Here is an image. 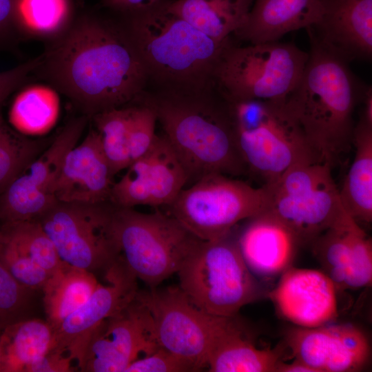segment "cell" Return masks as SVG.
<instances>
[{"mask_svg":"<svg viewBox=\"0 0 372 372\" xmlns=\"http://www.w3.org/2000/svg\"><path fill=\"white\" fill-rule=\"evenodd\" d=\"M44 144L42 141L30 138L10 127L0 110V195L42 152Z\"/></svg>","mask_w":372,"mask_h":372,"instance_id":"cell-33","label":"cell"},{"mask_svg":"<svg viewBox=\"0 0 372 372\" xmlns=\"http://www.w3.org/2000/svg\"><path fill=\"white\" fill-rule=\"evenodd\" d=\"M112 227L120 257L137 279L151 287L177 273L200 240L158 210L143 213L114 205Z\"/></svg>","mask_w":372,"mask_h":372,"instance_id":"cell-8","label":"cell"},{"mask_svg":"<svg viewBox=\"0 0 372 372\" xmlns=\"http://www.w3.org/2000/svg\"><path fill=\"white\" fill-rule=\"evenodd\" d=\"M344 211L310 245L322 271L337 290L349 289V284L350 251L342 223Z\"/></svg>","mask_w":372,"mask_h":372,"instance_id":"cell-32","label":"cell"},{"mask_svg":"<svg viewBox=\"0 0 372 372\" xmlns=\"http://www.w3.org/2000/svg\"><path fill=\"white\" fill-rule=\"evenodd\" d=\"M31 290L19 283L0 264V329L25 319Z\"/></svg>","mask_w":372,"mask_h":372,"instance_id":"cell-36","label":"cell"},{"mask_svg":"<svg viewBox=\"0 0 372 372\" xmlns=\"http://www.w3.org/2000/svg\"><path fill=\"white\" fill-rule=\"evenodd\" d=\"M0 264L23 286L43 288L51 274L0 235Z\"/></svg>","mask_w":372,"mask_h":372,"instance_id":"cell-35","label":"cell"},{"mask_svg":"<svg viewBox=\"0 0 372 372\" xmlns=\"http://www.w3.org/2000/svg\"><path fill=\"white\" fill-rule=\"evenodd\" d=\"M318 19L306 28L323 47L348 63L372 57V0H320Z\"/></svg>","mask_w":372,"mask_h":372,"instance_id":"cell-19","label":"cell"},{"mask_svg":"<svg viewBox=\"0 0 372 372\" xmlns=\"http://www.w3.org/2000/svg\"><path fill=\"white\" fill-rule=\"evenodd\" d=\"M320 10V0H254L234 34L252 44L280 41L290 32L313 25Z\"/></svg>","mask_w":372,"mask_h":372,"instance_id":"cell-22","label":"cell"},{"mask_svg":"<svg viewBox=\"0 0 372 372\" xmlns=\"http://www.w3.org/2000/svg\"><path fill=\"white\" fill-rule=\"evenodd\" d=\"M0 224H1V223H0Z\"/></svg>","mask_w":372,"mask_h":372,"instance_id":"cell-46","label":"cell"},{"mask_svg":"<svg viewBox=\"0 0 372 372\" xmlns=\"http://www.w3.org/2000/svg\"><path fill=\"white\" fill-rule=\"evenodd\" d=\"M269 205L266 186L254 187L213 173L184 187L167 205V214L198 239L209 241L229 234L240 222L268 209Z\"/></svg>","mask_w":372,"mask_h":372,"instance_id":"cell-9","label":"cell"},{"mask_svg":"<svg viewBox=\"0 0 372 372\" xmlns=\"http://www.w3.org/2000/svg\"><path fill=\"white\" fill-rule=\"evenodd\" d=\"M60 114V99L51 86L32 85L15 97L9 112L14 129L28 136H42L56 125Z\"/></svg>","mask_w":372,"mask_h":372,"instance_id":"cell-29","label":"cell"},{"mask_svg":"<svg viewBox=\"0 0 372 372\" xmlns=\"http://www.w3.org/2000/svg\"><path fill=\"white\" fill-rule=\"evenodd\" d=\"M332 165L318 160L299 162L273 183L269 209L296 235L301 246L311 245L343 211Z\"/></svg>","mask_w":372,"mask_h":372,"instance_id":"cell-10","label":"cell"},{"mask_svg":"<svg viewBox=\"0 0 372 372\" xmlns=\"http://www.w3.org/2000/svg\"><path fill=\"white\" fill-rule=\"evenodd\" d=\"M286 342L294 358L316 372L358 371L368 363L371 354L365 333L350 324L292 328Z\"/></svg>","mask_w":372,"mask_h":372,"instance_id":"cell-17","label":"cell"},{"mask_svg":"<svg viewBox=\"0 0 372 372\" xmlns=\"http://www.w3.org/2000/svg\"><path fill=\"white\" fill-rule=\"evenodd\" d=\"M225 99L247 170L262 178L264 185L299 162L319 161L284 101Z\"/></svg>","mask_w":372,"mask_h":372,"instance_id":"cell-5","label":"cell"},{"mask_svg":"<svg viewBox=\"0 0 372 372\" xmlns=\"http://www.w3.org/2000/svg\"><path fill=\"white\" fill-rule=\"evenodd\" d=\"M161 0H102L103 7L125 14L148 9Z\"/></svg>","mask_w":372,"mask_h":372,"instance_id":"cell-41","label":"cell"},{"mask_svg":"<svg viewBox=\"0 0 372 372\" xmlns=\"http://www.w3.org/2000/svg\"><path fill=\"white\" fill-rule=\"evenodd\" d=\"M113 205L57 200L37 220L61 260L92 273L105 272L119 258L112 227Z\"/></svg>","mask_w":372,"mask_h":372,"instance_id":"cell-11","label":"cell"},{"mask_svg":"<svg viewBox=\"0 0 372 372\" xmlns=\"http://www.w3.org/2000/svg\"><path fill=\"white\" fill-rule=\"evenodd\" d=\"M110 165L94 128L66 154L54 188L57 200L101 203L109 201L113 185Z\"/></svg>","mask_w":372,"mask_h":372,"instance_id":"cell-21","label":"cell"},{"mask_svg":"<svg viewBox=\"0 0 372 372\" xmlns=\"http://www.w3.org/2000/svg\"><path fill=\"white\" fill-rule=\"evenodd\" d=\"M15 0H0V39L11 34L18 36L14 23Z\"/></svg>","mask_w":372,"mask_h":372,"instance_id":"cell-42","label":"cell"},{"mask_svg":"<svg viewBox=\"0 0 372 372\" xmlns=\"http://www.w3.org/2000/svg\"><path fill=\"white\" fill-rule=\"evenodd\" d=\"M89 121L69 120L47 148L31 161L0 195V222L37 219L56 201L54 188L65 157L79 141Z\"/></svg>","mask_w":372,"mask_h":372,"instance_id":"cell-13","label":"cell"},{"mask_svg":"<svg viewBox=\"0 0 372 372\" xmlns=\"http://www.w3.org/2000/svg\"><path fill=\"white\" fill-rule=\"evenodd\" d=\"M124 24L148 78L165 90L202 92L214 88L212 74L228 40L217 42L173 12L167 0L125 14Z\"/></svg>","mask_w":372,"mask_h":372,"instance_id":"cell-4","label":"cell"},{"mask_svg":"<svg viewBox=\"0 0 372 372\" xmlns=\"http://www.w3.org/2000/svg\"><path fill=\"white\" fill-rule=\"evenodd\" d=\"M2 331H3V330L0 329V338H1V335Z\"/></svg>","mask_w":372,"mask_h":372,"instance_id":"cell-45","label":"cell"},{"mask_svg":"<svg viewBox=\"0 0 372 372\" xmlns=\"http://www.w3.org/2000/svg\"><path fill=\"white\" fill-rule=\"evenodd\" d=\"M0 235L51 275L67 264L36 219L1 223Z\"/></svg>","mask_w":372,"mask_h":372,"instance_id":"cell-31","label":"cell"},{"mask_svg":"<svg viewBox=\"0 0 372 372\" xmlns=\"http://www.w3.org/2000/svg\"><path fill=\"white\" fill-rule=\"evenodd\" d=\"M185 371H197V370L187 360L162 347L134 360L125 370V372Z\"/></svg>","mask_w":372,"mask_h":372,"instance_id":"cell-38","label":"cell"},{"mask_svg":"<svg viewBox=\"0 0 372 372\" xmlns=\"http://www.w3.org/2000/svg\"><path fill=\"white\" fill-rule=\"evenodd\" d=\"M132 105L103 111L92 116L101 149L114 176L132 163L129 150V127Z\"/></svg>","mask_w":372,"mask_h":372,"instance_id":"cell-30","label":"cell"},{"mask_svg":"<svg viewBox=\"0 0 372 372\" xmlns=\"http://www.w3.org/2000/svg\"><path fill=\"white\" fill-rule=\"evenodd\" d=\"M254 0H167L170 10L223 43L245 21Z\"/></svg>","mask_w":372,"mask_h":372,"instance_id":"cell-25","label":"cell"},{"mask_svg":"<svg viewBox=\"0 0 372 372\" xmlns=\"http://www.w3.org/2000/svg\"><path fill=\"white\" fill-rule=\"evenodd\" d=\"M157 121L154 111L148 105L138 102L132 105L129 127V150L132 162L145 154L152 145L157 134Z\"/></svg>","mask_w":372,"mask_h":372,"instance_id":"cell-37","label":"cell"},{"mask_svg":"<svg viewBox=\"0 0 372 372\" xmlns=\"http://www.w3.org/2000/svg\"><path fill=\"white\" fill-rule=\"evenodd\" d=\"M53 340L47 321L24 319L6 327L0 338V372H30L50 351Z\"/></svg>","mask_w":372,"mask_h":372,"instance_id":"cell-26","label":"cell"},{"mask_svg":"<svg viewBox=\"0 0 372 372\" xmlns=\"http://www.w3.org/2000/svg\"><path fill=\"white\" fill-rule=\"evenodd\" d=\"M308 36L307 61L284 105L318 159L333 166L352 144L354 109L367 85L349 63Z\"/></svg>","mask_w":372,"mask_h":372,"instance_id":"cell-2","label":"cell"},{"mask_svg":"<svg viewBox=\"0 0 372 372\" xmlns=\"http://www.w3.org/2000/svg\"><path fill=\"white\" fill-rule=\"evenodd\" d=\"M179 287L208 314L235 317L261 297L262 289L240 251L236 237L200 240L177 271Z\"/></svg>","mask_w":372,"mask_h":372,"instance_id":"cell-6","label":"cell"},{"mask_svg":"<svg viewBox=\"0 0 372 372\" xmlns=\"http://www.w3.org/2000/svg\"><path fill=\"white\" fill-rule=\"evenodd\" d=\"M236 240L249 270L267 279L291 267L301 247L293 232L269 209L247 219Z\"/></svg>","mask_w":372,"mask_h":372,"instance_id":"cell-20","label":"cell"},{"mask_svg":"<svg viewBox=\"0 0 372 372\" xmlns=\"http://www.w3.org/2000/svg\"><path fill=\"white\" fill-rule=\"evenodd\" d=\"M94 273L66 264L42 289L46 321L53 331L83 306L98 287Z\"/></svg>","mask_w":372,"mask_h":372,"instance_id":"cell-27","label":"cell"},{"mask_svg":"<svg viewBox=\"0 0 372 372\" xmlns=\"http://www.w3.org/2000/svg\"><path fill=\"white\" fill-rule=\"evenodd\" d=\"M336 291L322 271L291 266L280 276L269 297L286 320L297 327L311 328L338 317Z\"/></svg>","mask_w":372,"mask_h":372,"instance_id":"cell-18","label":"cell"},{"mask_svg":"<svg viewBox=\"0 0 372 372\" xmlns=\"http://www.w3.org/2000/svg\"><path fill=\"white\" fill-rule=\"evenodd\" d=\"M159 347L150 311L136 294L126 307L105 319L93 333L79 369L125 372L132 362Z\"/></svg>","mask_w":372,"mask_h":372,"instance_id":"cell-14","label":"cell"},{"mask_svg":"<svg viewBox=\"0 0 372 372\" xmlns=\"http://www.w3.org/2000/svg\"><path fill=\"white\" fill-rule=\"evenodd\" d=\"M364 110L361 117L369 124L372 125V87L367 85L362 101Z\"/></svg>","mask_w":372,"mask_h":372,"instance_id":"cell-44","label":"cell"},{"mask_svg":"<svg viewBox=\"0 0 372 372\" xmlns=\"http://www.w3.org/2000/svg\"><path fill=\"white\" fill-rule=\"evenodd\" d=\"M72 360L63 354L50 350L41 360L35 363L30 372H70Z\"/></svg>","mask_w":372,"mask_h":372,"instance_id":"cell-40","label":"cell"},{"mask_svg":"<svg viewBox=\"0 0 372 372\" xmlns=\"http://www.w3.org/2000/svg\"><path fill=\"white\" fill-rule=\"evenodd\" d=\"M37 62L38 56L12 69L0 72V105L12 92L29 79Z\"/></svg>","mask_w":372,"mask_h":372,"instance_id":"cell-39","label":"cell"},{"mask_svg":"<svg viewBox=\"0 0 372 372\" xmlns=\"http://www.w3.org/2000/svg\"><path fill=\"white\" fill-rule=\"evenodd\" d=\"M107 283L101 285L90 299L54 331L50 350L63 354L81 366L87 342L99 325L126 307L136 297L137 278L121 257L105 271Z\"/></svg>","mask_w":372,"mask_h":372,"instance_id":"cell-16","label":"cell"},{"mask_svg":"<svg viewBox=\"0 0 372 372\" xmlns=\"http://www.w3.org/2000/svg\"><path fill=\"white\" fill-rule=\"evenodd\" d=\"M32 74L89 118L134 101L148 79L125 25L92 14L76 17L62 36L46 43Z\"/></svg>","mask_w":372,"mask_h":372,"instance_id":"cell-1","label":"cell"},{"mask_svg":"<svg viewBox=\"0 0 372 372\" xmlns=\"http://www.w3.org/2000/svg\"><path fill=\"white\" fill-rule=\"evenodd\" d=\"M276 372H316L313 369L304 362L295 359L291 362L280 360L276 367Z\"/></svg>","mask_w":372,"mask_h":372,"instance_id":"cell-43","label":"cell"},{"mask_svg":"<svg viewBox=\"0 0 372 372\" xmlns=\"http://www.w3.org/2000/svg\"><path fill=\"white\" fill-rule=\"evenodd\" d=\"M342 223L350 251L349 289L370 286L372 280L371 238L345 210Z\"/></svg>","mask_w":372,"mask_h":372,"instance_id":"cell-34","label":"cell"},{"mask_svg":"<svg viewBox=\"0 0 372 372\" xmlns=\"http://www.w3.org/2000/svg\"><path fill=\"white\" fill-rule=\"evenodd\" d=\"M152 315L160 347L207 368L214 341L228 318L211 316L194 305L179 287L138 291Z\"/></svg>","mask_w":372,"mask_h":372,"instance_id":"cell-12","label":"cell"},{"mask_svg":"<svg viewBox=\"0 0 372 372\" xmlns=\"http://www.w3.org/2000/svg\"><path fill=\"white\" fill-rule=\"evenodd\" d=\"M150 107L192 183L213 173L247 172L237 148L228 105L214 87L202 92L165 90L136 100Z\"/></svg>","mask_w":372,"mask_h":372,"instance_id":"cell-3","label":"cell"},{"mask_svg":"<svg viewBox=\"0 0 372 372\" xmlns=\"http://www.w3.org/2000/svg\"><path fill=\"white\" fill-rule=\"evenodd\" d=\"M355 156L339 188L341 204L356 221L372 220V125L361 116L354 127Z\"/></svg>","mask_w":372,"mask_h":372,"instance_id":"cell-24","label":"cell"},{"mask_svg":"<svg viewBox=\"0 0 372 372\" xmlns=\"http://www.w3.org/2000/svg\"><path fill=\"white\" fill-rule=\"evenodd\" d=\"M75 18L72 0H15L14 27L23 39L50 42L62 36Z\"/></svg>","mask_w":372,"mask_h":372,"instance_id":"cell-28","label":"cell"},{"mask_svg":"<svg viewBox=\"0 0 372 372\" xmlns=\"http://www.w3.org/2000/svg\"><path fill=\"white\" fill-rule=\"evenodd\" d=\"M308 52L280 41L248 45L230 39L214 67L212 83L225 98L283 102L298 84Z\"/></svg>","mask_w":372,"mask_h":372,"instance_id":"cell-7","label":"cell"},{"mask_svg":"<svg viewBox=\"0 0 372 372\" xmlns=\"http://www.w3.org/2000/svg\"><path fill=\"white\" fill-rule=\"evenodd\" d=\"M126 169L110 191L109 201L117 207L167 206L188 183L182 163L164 135H156L147 152Z\"/></svg>","mask_w":372,"mask_h":372,"instance_id":"cell-15","label":"cell"},{"mask_svg":"<svg viewBox=\"0 0 372 372\" xmlns=\"http://www.w3.org/2000/svg\"><path fill=\"white\" fill-rule=\"evenodd\" d=\"M281 353L280 348L256 347L230 317L214 341L207 368L211 372H276Z\"/></svg>","mask_w":372,"mask_h":372,"instance_id":"cell-23","label":"cell"}]
</instances>
